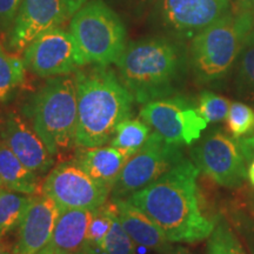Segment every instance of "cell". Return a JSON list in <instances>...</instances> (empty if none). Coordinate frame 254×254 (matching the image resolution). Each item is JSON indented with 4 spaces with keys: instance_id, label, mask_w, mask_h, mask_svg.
Listing matches in <instances>:
<instances>
[{
    "instance_id": "6da1fadb",
    "label": "cell",
    "mask_w": 254,
    "mask_h": 254,
    "mask_svg": "<svg viewBox=\"0 0 254 254\" xmlns=\"http://www.w3.org/2000/svg\"><path fill=\"white\" fill-rule=\"evenodd\" d=\"M199 168L184 159L151 185L129 195L171 243L195 244L208 239L217 220L202 213L196 179Z\"/></svg>"
},
{
    "instance_id": "7a4b0ae2",
    "label": "cell",
    "mask_w": 254,
    "mask_h": 254,
    "mask_svg": "<svg viewBox=\"0 0 254 254\" xmlns=\"http://www.w3.org/2000/svg\"><path fill=\"white\" fill-rule=\"evenodd\" d=\"M74 77L78 97L75 147L104 146L112 140L119 124L131 118L134 98L109 66L81 67Z\"/></svg>"
},
{
    "instance_id": "3957f363",
    "label": "cell",
    "mask_w": 254,
    "mask_h": 254,
    "mask_svg": "<svg viewBox=\"0 0 254 254\" xmlns=\"http://www.w3.org/2000/svg\"><path fill=\"white\" fill-rule=\"evenodd\" d=\"M116 66L136 103L147 104L176 92L184 56L176 44L164 38L142 39L127 44Z\"/></svg>"
},
{
    "instance_id": "277c9868",
    "label": "cell",
    "mask_w": 254,
    "mask_h": 254,
    "mask_svg": "<svg viewBox=\"0 0 254 254\" xmlns=\"http://www.w3.org/2000/svg\"><path fill=\"white\" fill-rule=\"evenodd\" d=\"M25 113L51 154L62 157L75 147L78 97L74 74L50 78L33 95Z\"/></svg>"
},
{
    "instance_id": "5b68a950",
    "label": "cell",
    "mask_w": 254,
    "mask_h": 254,
    "mask_svg": "<svg viewBox=\"0 0 254 254\" xmlns=\"http://www.w3.org/2000/svg\"><path fill=\"white\" fill-rule=\"evenodd\" d=\"M69 33L84 66L116 64L127 46L125 25L104 0H88L78 9Z\"/></svg>"
},
{
    "instance_id": "8992f818",
    "label": "cell",
    "mask_w": 254,
    "mask_h": 254,
    "mask_svg": "<svg viewBox=\"0 0 254 254\" xmlns=\"http://www.w3.org/2000/svg\"><path fill=\"white\" fill-rule=\"evenodd\" d=\"M243 50L236 18L225 14L195 34L190 44V64L198 80L209 82L227 74Z\"/></svg>"
},
{
    "instance_id": "52a82bcc",
    "label": "cell",
    "mask_w": 254,
    "mask_h": 254,
    "mask_svg": "<svg viewBox=\"0 0 254 254\" xmlns=\"http://www.w3.org/2000/svg\"><path fill=\"white\" fill-rule=\"evenodd\" d=\"M184 159L180 146L152 132L146 144L127 160L111 190L112 199H127L163 177Z\"/></svg>"
},
{
    "instance_id": "ba28073f",
    "label": "cell",
    "mask_w": 254,
    "mask_h": 254,
    "mask_svg": "<svg viewBox=\"0 0 254 254\" xmlns=\"http://www.w3.org/2000/svg\"><path fill=\"white\" fill-rule=\"evenodd\" d=\"M140 118L152 131L180 147L198 140L208 124L200 116L198 107L183 97H166L144 104Z\"/></svg>"
},
{
    "instance_id": "9c48e42d",
    "label": "cell",
    "mask_w": 254,
    "mask_h": 254,
    "mask_svg": "<svg viewBox=\"0 0 254 254\" xmlns=\"http://www.w3.org/2000/svg\"><path fill=\"white\" fill-rule=\"evenodd\" d=\"M110 193L73 160L56 166L43 183V194L52 199L60 211H94L107 202Z\"/></svg>"
},
{
    "instance_id": "30bf717a",
    "label": "cell",
    "mask_w": 254,
    "mask_h": 254,
    "mask_svg": "<svg viewBox=\"0 0 254 254\" xmlns=\"http://www.w3.org/2000/svg\"><path fill=\"white\" fill-rule=\"evenodd\" d=\"M190 158L199 171L227 189L240 186L247 177L246 159L239 140L220 129L206 135L190 151Z\"/></svg>"
},
{
    "instance_id": "8fae6325",
    "label": "cell",
    "mask_w": 254,
    "mask_h": 254,
    "mask_svg": "<svg viewBox=\"0 0 254 254\" xmlns=\"http://www.w3.org/2000/svg\"><path fill=\"white\" fill-rule=\"evenodd\" d=\"M26 69L40 78L72 74L84 67L69 31L52 28L34 39L24 50Z\"/></svg>"
},
{
    "instance_id": "7c38bea8",
    "label": "cell",
    "mask_w": 254,
    "mask_h": 254,
    "mask_svg": "<svg viewBox=\"0 0 254 254\" xmlns=\"http://www.w3.org/2000/svg\"><path fill=\"white\" fill-rule=\"evenodd\" d=\"M69 17L64 0H23L12 28L7 46L13 52L24 50L38 37L59 27Z\"/></svg>"
},
{
    "instance_id": "4fadbf2b",
    "label": "cell",
    "mask_w": 254,
    "mask_h": 254,
    "mask_svg": "<svg viewBox=\"0 0 254 254\" xmlns=\"http://www.w3.org/2000/svg\"><path fill=\"white\" fill-rule=\"evenodd\" d=\"M60 209L45 194L31 195L26 211L19 225L14 254H36L52 237Z\"/></svg>"
},
{
    "instance_id": "5bb4252c",
    "label": "cell",
    "mask_w": 254,
    "mask_h": 254,
    "mask_svg": "<svg viewBox=\"0 0 254 254\" xmlns=\"http://www.w3.org/2000/svg\"><path fill=\"white\" fill-rule=\"evenodd\" d=\"M1 140L32 172L45 173L53 166V155L45 142L15 113L8 114L0 129Z\"/></svg>"
},
{
    "instance_id": "9a60e30c",
    "label": "cell",
    "mask_w": 254,
    "mask_h": 254,
    "mask_svg": "<svg viewBox=\"0 0 254 254\" xmlns=\"http://www.w3.org/2000/svg\"><path fill=\"white\" fill-rule=\"evenodd\" d=\"M228 4V0H163V14L173 30L194 37L227 14Z\"/></svg>"
},
{
    "instance_id": "2e32d148",
    "label": "cell",
    "mask_w": 254,
    "mask_h": 254,
    "mask_svg": "<svg viewBox=\"0 0 254 254\" xmlns=\"http://www.w3.org/2000/svg\"><path fill=\"white\" fill-rule=\"evenodd\" d=\"M117 208L118 219L135 245L163 253L172 247L164 232L140 208L128 199H112Z\"/></svg>"
},
{
    "instance_id": "e0dca14e",
    "label": "cell",
    "mask_w": 254,
    "mask_h": 254,
    "mask_svg": "<svg viewBox=\"0 0 254 254\" xmlns=\"http://www.w3.org/2000/svg\"><path fill=\"white\" fill-rule=\"evenodd\" d=\"M132 155L113 146L78 148L73 159L95 182L112 190L127 160Z\"/></svg>"
},
{
    "instance_id": "ac0fdd59",
    "label": "cell",
    "mask_w": 254,
    "mask_h": 254,
    "mask_svg": "<svg viewBox=\"0 0 254 254\" xmlns=\"http://www.w3.org/2000/svg\"><path fill=\"white\" fill-rule=\"evenodd\" d=\"M91 215L92 211L86 209L60 211L50 241L36 254H72L80 251L85 245Z\"/></svg>"
},
{
    "instance_id": "d6986e66",
    "label": "cell",
    "mask_w": 254,
    "mask_h": 254,
    "mask_svg": "<svg viewBox=\"0 0 254 254\" xmlns=\"http://www.w3.org/2000/svg\"><path fill=\"white\" fill-rule=\"evenodd\" d=\"M0 180L2 189L26 195L43 194V184L38 174L23 165L2 141H0Z\"/></svg>"
},
{
    "instance_id": "ffe728a7",
    "label": "cell",
    "mask_w": 254,
    "mask_h": 254,
    "mask_svg": "<svg viewBox=\"0 0 254 254\" xmlns=\"http://www.w3.org/2000/svg\"><path fill=\"white\" fill-rule=\"evenodd\" d=\"M152 128L147 123L140 119H126L117 127L114 135L111 140V146L120 148L133 155L146 144Z\"/></svg>"
},
{
    "instance_id": "44dd1931",
    "label": "cell",
    "mask_w": 254,
    "mask_h": 254,
    "mask_svg": "<svg viewBox=\"0 0 254 254\" xmlns=\"http://www.w3.org/2000/svg\"><path fill=\"white\" fill-rule=\"evenodd\" d=\"M31 195L0 189V238L19 227Z\"/></svg>"
},
{
    "instance_id": "7402d4cb",
    "label": "cell",
    "mask_w": 254,
    "mask_h": 254,
    "mask_svg": "<svg viewBox=\"0 0 254 254\" xmlns=\"http://www.w3.org/2000/svg\"><path fill=\"white\" fill-rule=\"evenodd\" d=\"M25 75L24 60L8 53L0 44V101L8 99L12 92L24 84Z\"/></svg>"
},
{
    "instance_id": "603a6c76",
    "label": "cell",
    "mask_w": 254,
    "mask_h": 254,
    "mask_svg": "<svg viewBox=\"0 0 254 254\" xmlns=\"http://www.w3.org/2000/svg\"><path fill=\"white\" fill-rule=\"evenodd\" d=\"M207 254H249L225 218H218L207 241Z\"/></svg>"
},
{
    "instance_id": "cb8c5ba5",
    "label": "cell",
    "mask_w": 254,
    "mask_h": 254,
    "mask_svg": "<svg viewBox=\"0 0 254 254\" xmlns=\"http://www.w3.org/2000/svg\"><path fill=\"white\" fill-rule=\"evenodd\" d=\"M134 246L135 244L120 224L116 208L112 218V225L106 237L104 238L103 243L98 249L91 250L94 254H136Z\"/></svg>"
},
{
    "instance_id": "d4e9b609",
    "label": "cell",
    "mask_w": 254,
    "mask_h": 254,
    "mask_svg": "<svg viewBox=\"0 0 254 254\" xmlns=\"http://www.w3.org/2000/svg\"><path fill=\"white\" fill-rule=\"evenodd\" d=\"M114 211H116V206L112 200L105 202L101 207L92 211L84 246L90 247V249H98L100 246L112 225Z\"/></svg>"
},
{
    "instance_id": "484cf974",
    "label": "cell",
    "mask_w": 254,
    "mask_h": 254,
    "mask_svg": "<svg viewBox=\"0 0 254 254\" xmlns=\"http://www.w3.org/2000/svg\"><path fill=\"white\" fill-rule=\"evenodd\" d=\"M236 84L239 97L254 104V46H243Z\"/></svg>"
},
{
    "instance_id": "4316f807",
    "label": "cell",
    "mask_w": 254,
    "mask_h": 254,
    "mask_svg": "<svg viewBox=\"0 0 254 254\" xmlns=\"http://www.w3.org/2000/svg\"><path fill=\"white\" fill-rule=\"evenodd\" d=\"M227 131L233 138H241L254 133V110L247 104L231 103L226 117Z\"/></svg>"
},
{
    "instance_id": "83f0119b",
    "label": "cell",
    "mask_w": 254,
    "mask_h": 254,
    "mask_svg": "<svg viewBox=\"0 0 254 254\" xmlns=\"http://www.w3.org/2000/svg\"><path fill=\"white\" fill-rule=\"evenodd\" d=\"M231 101L226 98L213 93V92L204 91L199 95L198 111L200 116L207 123H219L226 119L230 111Z\"/></svg>"
},
{
    "instance_id": "f1b7e54d",
    "label": "cell",
    "mask_w": 254,
    "mask_h": 254,
    "mask_svg": "<svg viewBox=\"0 0 254 254\" xmlns=\"http://www.w3.org/2000/svg\"><path fill=\"white\" fill-rule=\"evenodd\" d=\"M23 0H0V32L8 33Z\"/></svg>"
},
{
    "instance_id": "f546056e",
    "label": "cell",
    "mask_w": 254,
    "mask_h": 254,
    "mask_svg": "<svg viewBox=\"0 0 254 254\" xmlns=\"http://www.w3.org/2000/svg\"><path fill=\"white\" fill-rule=\"evenodd\" d=\"M236 219V227L239 234L243 237L245 245L250 254H254V220L245 214L237 213L233 215Z\"/></svg>"
},
{
    "instance_id": "4dcf8cb0",
    "label": "cell",
    "mask_w": 254,
    "mask_h": 254,
    "mask_svg": "<svg viewBox=\"0 0 254 254\" xmlns=\"http://www.w3.org/2000/svg\"><path fill=\"white\" fill-rule=\"evenodd\" d=\"M236 21L240 33L249 30V28H254V8L246 12H241L236 18Z\"/></svg>"
},
{
    "instance_id": "1f68e13d",
    "label": "cell",
    "mask_w": 254,
    "mask_h": 254,
    "mask_svg": "<svg viewBox=\"0 0 254 254\" xmlns=\"http://www.w3.org/2000/svg\"><path fill=\"white\" fill-rule=\"evenodd\" d=\"M239 144L241 151L244 153V157L246 159V163H249L251 159L254 158V135L240 139Z\"/></svg>"
},
{
    "instance_id": "d6a6232c",
    "label": "cell",
    "mask_w": 254,
    "mask_h": 254,
    "mask_svg": "<svg viewBox=\"0 0 254 254\" xmlns=\"http://www.w3.org/2000/svg\"><path fill=\"white\" fill-rule=\"evenodd\" d=\"M87 1L88 0H64L66 8H67L68 11L69 17H72V15L74 14L78 9H80Z\"/></svg>"
},
{
    "instance_id": "836d02e7",
    "label": "cell",
    "mask_w": 254,
    "mask_h": 254,
    "mask_svg": "<svg viewBox=\"0 0 254 254\" xmlns=\"http://www.w3.org/2000/svg\"><path fill=\"white\" fill-rule=\"evenodd\" d=\"M243 46H254V28H249L241 33Z\"/></svg>"
},
{
    "instance_id": "e575fe53",
    "label": "cell",
    "mask_w": 254,
    "mask_h": 254,
    "mask_svg": "<svg viewBox=\"0 0 254 254\" xmlns=\"http://www.w3.org/2000/svg\"><path fill=\"white\" fill-rule=\"evenodd\" d=\"M254 8V0H238V12L250 11Z\"/></svg>"
},
{
    "instance_id": "d590c367",
    "label": "cell",
    "mask_w": 254,
    "mask_h": 254,
    "mask_svg": "<svg viewBox=\"0 0 254 254\" xmlns=\"http://www.w3.org/2000/svg\"><path fill=\"white\" fill-rule=\"evenodd\" d=\"M159 254H192V253L183 246H177V247L172 246L171 249H168L167 251H165V252L159 253Z\"/></svg>"
},
{
    "instance_id": "8d00e7d4",
    "label": "cell",
    "mask_w": 254,
    "mask_h": 254,
    "mask_svg": "<svg viewBox=\"0 0 254 254\" xmlns=\"http://www.w3.org/2000/svg\"><path fill=\"white\" fill-rule=\"evenodd\" d=\"M247 177H249L250 182L254 186V158L249 161V168H247Z\"/></svg>"
},
{
    "instance_id": "74e56055",
    "label": "cell",
    "mask_w": 254,
    "mask_h": 254,
    "mask_svg": "<svg viewBox=\"0 0 254 254\" xmlns=\"http://www.w3.org/2000/svg\"><path fill=\"white\" fill-rule=\"evenodd\" d=\"M0 254H14V249L7 246V244L4 243L0 238Z\"/></svg>"
},
{
    "instance_id": "f35d334b",
    "label": "cell",
    "mask_w": 254,
    "mask_h": 254,
    "mask_svg": "<svg viewBox=\"0 0 254 254\" xmlns=\"http://www.w3.org/2000/svg\"><path fill=\"white\" fill-rule=\"evenodd\" d=\"M72 254H94V253L92 252V250H91V249H88V247L84 246L80 251H78V252L72 253Z\"/></svg>"
},
{
    "instance_id": "ab89813d",
    "label": "cell",
    "mask_w": 254,
    "mask_h": 254,
    "mask_svg": "<svg viewBox=\"0 0 254 254\" xmlns=\"http://www.w3.org/2000/svg\"><path fill=\"white\" fill-rule=\"evenodd\" d=\"M252 204H253V209H254V195H253V198H252Z\"/></svg>"
}]
</instances>
